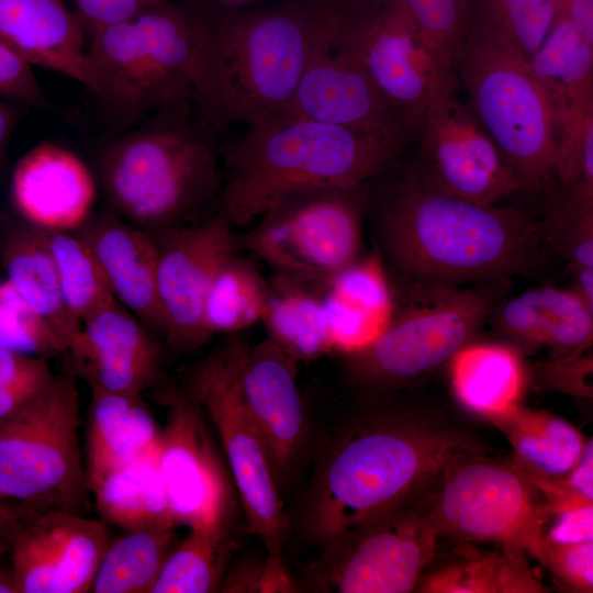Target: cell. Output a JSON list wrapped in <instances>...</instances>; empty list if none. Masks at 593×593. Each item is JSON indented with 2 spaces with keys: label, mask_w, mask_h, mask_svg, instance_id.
Segmentation results:
<instances>
[{
  "label": "cell",
  "mask_w": 593,
  "mask_h": 593,
  "mask_svg": "<svg viewBox=\"0 0 593 593\" xmlns=\"http://www.w3.org/2000/svg\"><path fill=\"white\" fill-rule=\"evenodd\" d=\"M0 593H18L16 581L11 570L0 569Z\"/></svg>",
  "instance_id": "cell-56"
},
{
  "label": "cell",
  "mask_w": 593,
  "mask_h": 593,
  "mask_svg": "<svg viewBox=\"0 0 593 593\" xmlns=\"http://www.w3.org/2000/svg\"><path fill=\"white\" fill-rule=\"evenodd\" d=\"M472 449L432 417L393 406L346 423L321 455L298 518L321 549L419 496L458 450Z\"/></svg>",
  "instance_id": "cell-2"
},
{
  "label": "cell",
  "mask_w": 593,
  "mask_h": 593,
  "mask_svg": "<svg viewBox=\"0 0 593 593\" xmlns=\"http://www.w3.org/2000/svg\"><path fill=\"white\" fill-rule=\"evenodd\" d=\"M239 399L266 446L277 483L305 445L307 419L296 382V360L267 338L227 344Z\"/></svg>",
  "instance_id": "cell-18"
},
{
  "label": "cell",
  "mask_w": 593,
  "mask_h": 593,
  "mask_svg": "<svg viewBox=\"0 0 593 593\" xmlns=\"http://www.w3.org/2000/svg\"><path fill=\"white\" fill-rule=\"evenodd\" d=\"M454 66L523 190H546L555 179L561 127L528 60L471 16Z\"/></svg>",
  "instance_id": "cell-7"
},
{
  "label": "cell",
  "mask_w": 593,
  "mask_h": 593,
  "mask_svg": "<svg viewBox=\"0 0 593 593\" xmlns=\"http://www.w3.org/2000/svg\"><path fill=\"white\" fill-rule=\"evenodd\" d=\"M438 535L425 492L320 549L302 571L311 592L407 593L435 555Z\"/></svg>",
  "instance_id": "cell-13"
},
{
  "label": "cell",
  "mask_w": 593,
  "mask_h": 593,
  "mask_svg": "<svg viewBox=\"0 0 593 593\" xmlns=\"http://www.w3.org/2000/svg\"><path fill=\"white\" fill-rule=\"evenodd\" d=\"M33 395L0 389V421Z\"/></svg>",
  "instance_id": "cell-55"
},
{
  "label": "cell",
  "mask_w": 593,
  "mask_h": 593,
  "mask_svg": "<svg viewBox=\"0 0 593 593\" xmlns=\"http://www.w3.org/2000/svg\"><path fill=\"white\" fill-rule=\"evenodd\" d=\"M528 65L560 124L559 154L574 144L593 119V43L557 13Z\"/></svg>",
  "instance_id": "cell-26"
},
{
  "label": "cell",
  "mask_w": 593,
  "mask_h": 593,
  "mask_svg": "<svg viewBox=\"0 0 593 593\" xmlns=\"http://www.w3.org/2000/svg\"><path fill=\"white\" fill-rule=\"evenodd\" d=\"M451 384L458 400L488 419L518 404L525 370L517 349L495 343H470L451 358Z\"/></svg>",
  "instance_id": "cell-30"
},
{
  "label": "cell",
  "mask_w": 593,
  "mask_h": 593,
  "mask_svg": "<svg viewBox=\"0 0 593 593\" xmlns=\"http://www.w3.org/2000/svg\"><path fill=\"white\" fill-rule=\"evenodd\" d=\"M215 427L246 515V529L281 555L288 519L266 446L237 392L227 345L193 370L187 392Z\"/></svg>",
  "instance_id": "cell-14"
},
{
  "label": "cell",
  "mask_w": 593,
  "mask_h": 593,
  "mask_svg": "<svg viewBox=\"0 0 593 593\" xmlns=\"http://www.w3.org/2000/svg\"><path fill=\"white\" fill-rule=\"evenodd\" d=\"M539 541L555 545L593 541V505L548 511Z\"/></svg>",
  "instance_id": "cell-50"
},
{
  "label": "cell",
  "mask_w": 593,
  "mask_h": 593,
  "mask_svg": "<svg viewBox=\"0 0 593 593\" xmlns=\"http://www.w3.org/2000/svg\"><path fill=\"white\" fill-rule=\"evenodd\" d=\"M557 15V0H477L471 16L527 60Z\"/></svg>",
  "instance_id": "cell-40"
},
{
  "label": "cell",
  "mask_w": 593,
  "mask_h": 593,
  "mask_svg": "<svg viewBox=\"0 0 593 593\" xmlns=\"http://www.w3.org/2000/svg\"><path fill=\"white\" fill-rule=\"evenodd\" d=\"M529 480L540 493L548 511L593 505L592 438L585 439L578 462L568 473L557 478Z\"/></svg>",
  "instance_id": "cell-44"
},
{
  "label": "cell",
  "mask_w": 593,
  "mask_h": 593,
  "mask_svg": "<svg viewBox=\"0 0 593 593\" xmlns=\"http://www.w3.org/2000/svg\"><path fill=\"white\" fill-rule=\"evenodd\" d=\"M192 105L156 112L155 122L113 141L101 156L110 202L147 232L186 225L221 200L217 133L193 114Z\"/></svg>",
  "instance_id": "cell-5"
},
{
  "label": "cell",
  "mask_w": 593,
  "mask_h": 593,
  "mask_svg": "<svg viewBox=\"0 0 593 593\" xmlns=\"http://www.w3.org/2000/svg\"><path fill=\"white\" fill-rule=\"evenodd\" d=\"M541 381L556 390L571 394H592V355L573 358H550L535 365Z\"/></svg>",
  "instance_id": "cell-48"
},
{
  "label": "cell",
  "mask_w": 593,
  "mask_h": 593,
  "mask_svg": "<svg viewBox=\"0 0 593 593\" xmlns=\"http://www.w3.org/2000/svg\"><path fill=\"white\" fill-rule=\"evenodd\" d=\"M87 426V483L121 466L155 457L160 432L141 395L91 389Z\"/></svg>",
  "instance_id": "cell-28"
},
{
  "label": "cell",
  "mask_w": 593,
  "mask_h": 593,
  "mask_svg": "<svg viewBox=\"0 0 593 593\" xmlns=\"http://www.w3.org/2000/svg\"><path fill=\"white\" fill-rule=\"evenodd\" d=\"M215 4L226 8H242L254 0H212Z\"/></svg>",
  "instance_id": "cell-57"
},
{
  "label": "cell",
  "mask_w": 593,
  "mask_h": 593,
  "mask_svg": "<svg viewBox=\"0 0 593 593\" xmlns=\"http://www.w3.org/2000/svg\"><path fill=\"white\" fill-rule=\"evenodd\" d=\"M301 586L292 577L281 555L247 557L230 567L220 592L293 593Z\"/></svg>",
  "instance_id": "cell-43"
},
{
  "label": "cell",
  "mask_w": 593,
  "mask_h": 593,
  "mask_svg": "<svg viewBox=\"0 0 593 593\" xmlns=\"http://www.w3.org/2000/svg\"><path fill=\"white\" fill-rule=\"evenodd\" d=\"M176 526L126 530L110 540L97 568L90 592L149 593L175 546Z\"/></svg>",
  "instance_id": "cell-35"
},
{
  "label": "cell",
  "mask_w": 593,
  "mask_h": 593,
  "mask_svg": "<svg viewBox=\"0 0 593 593\" xmlns=\"http://www.w3.org/2000/svg\"><path fill=\"white\" fill-rule=\"evenodd\" d=\"M65 370L91 389L141 395L160 376L157 336L118 301L81 322L63 353Z\"/></svg>",
  "instance_id": "cell-21"
},
{
  "label": "cell",
  "mask_w": 593,
  "mask_h": 593,
  "mask_svg": "<svg viewBox=\"0 0 593 593\" xmlns=\"http://www.w3.org/2000/svg\"><path fill=\"white\" fill-rule=\"evenodd\" d=\"M110 542L104 523L51 510L31 516L11 541L18 593H86Z\"/></svg>",
  "instance_id": "cell-19"
},
{
  "label": "cell",
  "mask_w": 593,
  "mask_h": 593,
  "mask_svg": "<svg viewBox=\"0 0 593 593\" xmlns=\"http://www.w3.org/2000/svg\"><path fill=\"white\" fill-rule=\"evenodd\" d=\"M2 266L7 280L43 318L66 350L79 333L81 321L65 302L54 260L36 227L26 223L8 231Z\"/></svg>",
  "instance_id": "cell-29"
},
{
  "label": "cell",
  "mask_w": 593,
  "mask_h": 593,
  "mask_svg": "<svg viewBox=\"0 0 593 593\" xmlns=\"http://www.w3.org/2000/svg\"><path fill=\"white\" fill-rule=\"evenodd\" d=\"M76 234L90 248L118 302L165 338L168 325L158 295V248L152 234L112 213L89 216Z\"/></svg>",
  "instance_id": "cell-22"
},
{
  "label": "cell",
  "mask_w": 593,
  "mask_h": 593,
  "mask_svg": "<svg viewBox=\"0 0 593 593\" xmlns=\"http://www.w3.org/2000/svg\"><path fill=\"white\" fill-rule=\"evenodd\" d=\"M30 517L25 512L0 497V536L10 544Z\"/></svg>",
  "instance_id": "cell-52"
},
{
  "label": "cell",
  "mask_w": 593,
  "mask_h": 593,
  "mask_svg": "<svg viewBox=\"0 0 593 593\" xmlns=\"http://www.w3.org/2000/svg\"><path fill=\"white\" fill-rule=\"evenodd\" d=\"M0 36L32 66L86 85L83 26L61 0H0Z\"/></svg>",
  "instance_id": "cell-27"
},
{
  "label": "cell",
  "mask_w": 593,
  "mask_h": 593,
  "mask_svg": "<svg viewBox=\"0 0 593 593\" xmlns=\"http://www.w3.org/2000/svg\"><path fill=\"white\" fill-rule=\"evenodd\" d=\"M192 88L203 124L219 133L233 124L289 115L326 0H290L264 10L219 4L191 9Z\"/></svg>",
  "instance_id": "cell-3"
},
{
  "label": "cell",
  "mask_w": 593,
  "mask_h": 593,
  "mask_svg": "<svg viewBox=\"0 0 593 593\" xmlns=\"http://www.w3.org/2000/svg\"><path fill=\"white\" fill-rule=\"evenodd\" d=\"M44 357L0 347V389L34 395L54 378Z\"/></svg>",
  "instance_id": "cell-47"
},
{
  "label": "cell",
  "mask_w": 593,
  "mask_h": 593,
  "mask_svg": "<svg viewBox=\"0 0 593 593\" xmlns=\"http://www.w3.org/2000/svg\"><path fill=\"white\" fill-rule=\"evenodd\" d=\"M396 163V161H395ZM395 163L369 182L381 244L407 281L462 286L527 276L545 261L537 221L513 208L470 202L419 164Z\"/></svg>",
  "instance_id": "cell-1"
},
{
  "label": "cell",
  "mask_w": 593,
  "mask_h": 593,
  "mask_svg": "<svg viewBox=\"0 0 593 593\" xmlns=\"http://www.w3.org/2000/svg\"><path fill=\"white\" fill-rule=\"evenodd\" d=\"M79 426L76 378L63 371L0 421V497L30 516L85 514L90 491Z\"/></svg>",
  "instance_id": "cell-9"
},
{
  "label": "cell",
  "mask_w": 593,
  "mask_h": 593,
  "mask_svg": "<svg viewBox=\"0 0 593 593\" xmlns=\"http://www.w3.org/2000/svg\"><path fill=\"white\" fill-rule=\"evenodd\" d=\"M489 323L521 348L548 347L550 358L581 356L593 340V311L571 289L544 286L505 296Z\"/></svg>",
  "instance_id": "cell-24"
},
{
  "label": "cell",
  "mask_w": 593,
  "mask_h": 593,
  "mask_svg": "<svg viewBox=\"0 0 593 593\" xmlns=\"http://www.w3.org/2000/svg\"><path fill=\"white\" fill-rule=\"evenodd\" d=\"M556 182L546 189L544 219L537 222L542 240L569 266H593V182Z\"/></svg>",
  "instance_id": "cell-38"
},
{
  "label": "cell",
  "mask_w": 593,
  "mask_h": 593,
  "mask_svg": "<svg viewBox=\"0 0 593 593\" xmlns=\"http://www.w3.org/2000/svg\"><path fill=\"white\" fill-rule=\"evenodd\" d=\"M156 456L115 468L90 485L97 511L104 521L125 532L176 526Z\"/></svg>",
  "instance_id": "cell-33"
},
{
  "label": "cell",
  "mask_w": 593,
  "mask_h": 593,
  "mask_svg": "<svg viewBox=\"0 0 593 593\" xmlns=\"http://www.w3.org/2000/svg\"><path fill=\"white\" fill-rule=\"evenodd\" d=\"M54 260L65 302L81 322L118 301L87 244L75 233L40 230Z\"/></svg>",
  "instance_id": "cell-39"
},
{
  "label": "cell",
  "mask_w": 593,
  "mask_h": 593,
  "mask_svg": "<svg viewBox=\"0 0 593 593\" xmlns=\"http://www.w3.org/2000/svg\"><path fill=\"white\" fill-rule=\"evenodd\" d=\"M490 421L506 436L514 451V465L529 479L568 473L585 444L582 434L566 419L519 404Z\"/></svg>",
  "instance_id": "cell-31"
},
{
  "label": "cell",
  "mask_w": 593,
  "mask_h": 593,
  "mask_svg": "<svg viewBox=\"0 0 593 593\" xmlns=\"http://www.w3.org/2000/svg\"><path fill=\"white\" fill-rule=\"evenodd\" d=\"M10 545L11 544L9 540L0 536V567H1V561H2L3 556L8 553L10 550Z\"/></svg>",
  "instance_id": "cell-58"
},
{
  "label": "cell",
  "mask_w": 593,
  "mask_h": 593,
  "mask_svg": "<svg viewBox=\"0 0 593 593\" xmlns=\"http://www.w3.org/2000/svg\"><path fill=\"white\" fill-rule=\"evenodd\" d=\"M167 405L156 456L175 525L228 527L231 488L197 402L179 390L163 394Z\"/></svg>",
  "instance_id": "cell-15"
},
{
  "label": "cell",
  "mask_w": 593,
  "mask_h": 593,
  "mask_svg": "<svg viewBox=\"0 0 593 593\" xmlns=\"http://www.w3.org/2000/svg\"><path fill=\"white\" fill-rule=\"evenodd\" d=\"M76 15L92 34L127 22L165 0H74Z\"/></svg>",
  "instance_id": "cell-49"
},
{
  "label": "cell",
  "mask_w": 593,
  "mask_h": 593,
  "mask_svg": "<svg viewBox=\"0 0 593 593\" xmlns=\"http://www.w3.org/2000/svg\"><path fill=\"white\" fill-rule=\"evenodd\" d=\"M428 46L446 63L455 58L468 33L471 0H401ZM455 68V66H454Z\"/></svg>",
  "instance_id": "cell-42"
},
{
  "label": "cell",
  "mask_w": 593,
  "mask_h": 593,
  "mask_svg": "<svg viewBox=\"0 0 593 593\" xmlns=\"http://www.w3.org/2000/svg\"><path fill=\"white\" fill-rule=\"evenodd\" d=\"M15 121L13 108L0 98V167L5 155L7 144Z\"/></svg>",
  "instance_id": "cell-54"
},
{
  "label": "cell",
  "mask_w": 593,
  "mask_h": 593,
  "mask_svg": "<svg viewBox=\"0 0 593 593\" xmlns=\"http://www.w3.org/2000/svg\"><path fill=\"white\" fill-rule=\"evenodd\" d=\"M557 13L562 14L586 41L593 43V0H557Z\"/></svg>",
  "instance_id": "cell-51"
},
{
  "label": "cell",
  "mask_w": 593,
  "mask_h": 593,
  "mask_svg": "<svg viewBox=\"0 0 593 593\" xmlns=\"http://www.w3.org/2000/svg\"><path fill=\"white\" fill-rule=\"evenodd\" d=\"M572 276L571 290L593 311V266H569Z\"/></svg>",
  "instance_id": "cell-53"
},
{
  "label": "cell",
  "mask_w": 593,
  "mask_h": 593,
  "mask_svg": "<svg viewBox=\"0 0 593 593\" xmlns=\"http://www.w3.org/2000/svg\"><path fill=\"white\" fill-rule=\"evenodd\" d=\"M409 142L291 115L259 119L219 145L221 211L232 225L246 226L290 190L366 184L393 165Z\"/></svg>",
  "instance_id": "cell-4"
},
{
  "label": "cell",
  "mask_w": 593,
  "mask_h": 593,
  "mask_svg": "<svg viewBox=\"0 0 593 593\" xmlns=\"http://www.w3.org/2000/svg\"><path fill=\"white\" fill-rule=\"evenodd\" d=\"M12 200L27 224L45 231L74 232L90 216L96 197L87 166L67 148L38 144L18 163Z\"/></svg>",
  "instance_id": "cell-23"
},
{
  "label": "cell",
  "mask_w": 593,
  "mask_h": 593,
  "mask_svg": "<svg viewBox=\"0 0 593 593\" xmlns=\"http://www.w3.org/2000/svg\"><path fill=\"white\" fill-rule=\"evenodd\" d=\"M369 182L310 186L277 197L238 245L276 275L324 286L359 258Z\"/></svg>",
  "instance_id": "cell-11"
},
{
  "label": "cell",
  "mask_w": 593,
  "mask_h": 593,
  "mask_svg": "<svg viewBox=\"0 0 593 593\" xmlns=\"http://www.w3.org/2000/svg\"><path fill=\"white\" fill-rule=\"evenodd\" d=\"M261 320L268 338L296 361L318 358L332 349L322 286L276 275Z\"/></svg>",
  "instance_id": "cell-32"
},
{
  "label": "cell",
  "mask_w": 593,
  "mask_h": 593,
  "mask_svg": "<svg viewBox=\"0 0 593 593\" xmlns=\"http://www.w3.org/2000/svg\"><path fill=\"white\" fill-rule=\"evenodd\" d=\"M269 283L247 260L227 258L215 273L203 304V328L208 338L216 333L247 328L262 317Z\"/></svg>",
  "instance_id": "cell-37"
},
{
  "label": "cell",
  "mask_w": 593,
  "mask_h": 593,
  "mask_svg": "<svg viewBox=\"0 0 593 593\" xmlns=\"http://www.w3.org/2000/svg\"><path fill=\"white\" fill-rule=\"evenodd\" d=\"M327 25L332 42L362 68L413 135L433 99L458 88L454 66L428 46L401 0H328Z\"/></svg>",
  "instance_id": "cell-10"
},
{
  "label": "cell",
  "mask_w": 593,
  "mask_h": 593,
  "mask_svg": "<svg viewBox=\"0 0 593 593\" xmlns=\"http://www.w3.org/2000/svg\"><path fill=\"white\" fill-rule=\"evenodd\" d=\"M233 548L228 527L190 529L167 556L149 593L220 592Z\"/></svg>",
  "instance_id": "cell-36"
},
{
  "label": "cell",
  "mask_w": 593,
  "mask_h": 593,
  "mask_svg": "<svg viewBox=\"0 0 593 593\" xmlns=\"http://www.w3.org/2000/svg\"><path fill=\"white\" fill-rule=\"evenodd\" d=\"M428 593H540L546 588L528 566L525 552L501 547L484 551L469 546L424 580Z\"/></svg>",
  "instance_id": "cell-34"
},
{
  "label": "cell",
  "mask_w": 593,
  "mask_h": 593,
  "mask_svg": "<svg viewBox=\"0 0 593 593\" xmlns=\"http://www.w3.org/2000/svg\"><path fill=\"white\" fill-rule=\"evenodd\" d=\"M322 301L332 349L350 355L371 345L395 309L380 249L376 247L322 286Z\"/></svg>",
  "instance_id": "cell-25"
},
{
  "label": "cell",
  "mask_w": 593,
  "mask_h": 593,
  "mask_svg": "<svg viewBox=\"0 0 593 593\" xmlns=\"http://www.w3.org/2000/svg\"><path fill=\"white\" fill-rule=\"evenodd\" d=\"M510 288L511 279L468 288L407 281L383 333L349 355V376L387 390L430 372L472 343Z\"/></svg>",
  "instance_id": "cell-8"
},
{
  "label": "cell",
  "mask_w": 593,
  "mask_h": 593,
  "mask_svg": "<svg viewBox=\"0 0 593 593\" xmlns=\"http://www.w3.org/2000/svg\"><path fill=\"white\" fill-rule=\"evenodd\" d=\"M532 555L568 586L592 592L593 541L564 545L539 541Z\"/></svg>",
  "instance_id": "cell-45"
},
{
  "label": "cell",
  "mask_w": 593,
  "mask_h": 593,
  "mask_svg": "<svg viewBox=\"0 0 593 593\" xmlns=\"http://www.w3.org/2000/svg\"><path fill=\"white\" fill-rule=\"evenodd\" d=\"M322 30L293 96L289 115L376 134L410 138L402 116L362 68L331 40L326 1Z\"/></svg>",
  "instance_id": "cell-20"
},
{
  "label": "cell",
  "mask_w": 593,
  "mask_h": 593,
  "mask_svg": "<svg viewBox=\"0 0 593 593\" xmlns=\"http://www.w3.org/2000/svg\"><path fill=\"white\" fill-rule=\"evenodd\" d=\"M232 224L220 210L195 225L149 232L158 248L157 289L167 320L166 343L179 351L209 340L203 304L211 282L234 254Z\"/></svg>",
  "instance_id": "cell-17"
},
{
  "label": "cell",
  "mask_w": 593,
  "mask_h": 593,
  "mask_svg": "<svg viewBox=\"0 0 593 593\" xmlns=\"http://www.w3.org/2000/svg\"><path fill=\"white\" fill-rule=\"evenodd\" d=\"M425 510L438 536L462 542L492 541L532 552L546 522L547 506L515 465L456 451L425 492Z\"/></svg>",
  "instance_id": "cell-12"
},
{
  "label": "cell",
  "mask_w": 593,
  "mask_h": 593,
  "mask_svg": "<svg viewBox=\"0 0 593 593\" xmlns=\"http://www.w3.org/2000/svg\"><path fill=\"white\" fill-rule=\"evenodd\" d=\"M0 98L26 105L48 108L49 100L33 66L0 36Z\"/></svg>",
  "instance_id": "cell-46"
},
{
  "label": "cell",
  "mask_w": 593,
  "mask_h": 593,
  "mask_svg": "<svg viewBox=\"0 0 593 593\" xmlns=\"http://www.w3.org/2000/svg\"><path fill=\"white\" fill-rule=\"evenodd\" d=\"M0 347L44 358L65 351L53 331L8 280L0 282Z\"/></svg>",
  "instance_id": "cell-41"
},
{
  "label": "cell",
  "mask_w": 593,
  "mask_h": 593,
  "mask_svg": "<svg viewBox=\"0 0 593 593\" xmlns=\"http://www.w3.org/2000/svg\"><path fill=\"white\" fill-rule=\"evenodd\" d=\"M446 91L433 99L421 126V161L445 191L483 205L523 190L503 152L469 103Z\"/></svg>",
  "instance_id": "cell-16"
},
{
  "label": "cell",
  "mask_w": 593,
  "mask_h": 593,
  "mask_svg": "<svg viewBox=\"0 0 593 593\" xmlns=\"http://www.w3.org/2000/svg\"><path fill=\"white\" fill-rule=\"evenodd\" d=\"M193 47L191 8L165 0L93 33L85 53V86L125 122L194 103Z\"/></svg>",
  "instance_id": "cell-6"
}]
</instances>
